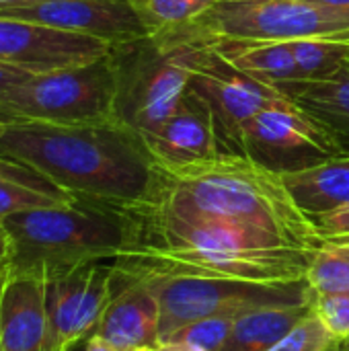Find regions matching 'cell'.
Listing matches in <instances>:
<instances>
[{
  "mask_svg": "<svg viewBox=\"0 0 349 351\" xmlns=\"http://www.w3.org/2000/svg\"><path fill=\"white\" fill-rule=\"evenodd\" d=\"M0 154L80 199L132 208L154 202L158 191V169L142 136L117 119L6 123Z\"/></svg>",
  "mask_w": 349,
  "mask_h": 351,
  "instance_id": "obj_1",
  "label": "cell"
},
{
  "mask_svg": "<svg viewBox=\"0 0 349 351\" xmlns=\"http://www.w3.org/2000/svg\"><path fill=\"white\" fill-rule=\"evenodd\" d=\"M156 169L154 202L259 226L298 249L317 251L325 243L292 199L282 175L247 156L222 154L195 165Z\"/></svg>",
  "mask_w": 349,
  "mask_h": 351,
  "instance_id": "obj_2",
  "label": "cell"
},
{
  "mask_svg": "<svg viewBox=\"0 0 349 351\" xmlns=\"http://www.w3.org/2000/svg\"><path fill=\"white\" fill-rule=\"evenodd\" d=\"M216 37L195 21L111 43L115 78L113 119L138 132H152L171 117Z\"/></svg>",
  "mask_w": 349,
  "mask_h": 351,
  "instance_id": "obj_3",
  "label": "cell"
},
{
  "mask_svg": "<svg viewBox=\"0 0 349 351\" xmlns=\"http://www.w3.org/2000/svg\"><path fill=\"white\" fill-rule=\"evenodd\" d=\"M10 239L8 269L49 271L123 255L138 243L130 208L74 197L2 220Z\"/></svg>",
  "mask_w": 349,
  "mask_h": 351,
  "instance_id": "obj_4",
  "label": "cell"
},
{
  "mask_svg": "<svg viewBox=\"0 0 349 351\" xmlns=\"http://www.w3.org/2000/svg\"><path fill=\"white\" fill-rule=\"evenodd\" d=\"M315 251L296 247L259 251H218L187 247L136 245L111 259L115 271L130 280H245V282H302Z\"/></svg>",
  "mask_w": 349,
  "mask_h": 351,
  "instance_id": "obj_5",
  "label": "cell"
},
{
  "mask_svg": "<svg viewBox=\"0 0 349 351\" xmlns=\"http://www.w3.org/2000/svg\"><path fill=\"white\" fill-rule=\"evenodd\" d=\"M115 78L109 53L88 64L29 74L0 93V121L88 123L113 119Z\"/></svg>",
  "mask_w": 349,
  "mask_h": 351,
  "instance_id": "obj_6",
  "label": "cell"
},
{
  "mask_svg": "<svg viewBox=\"0 0 349 351\" xmlns=\"http://www.w3.org/2000/svg\"><path fill=\"white\" fill-rule=\"evenodd\" d=\"M156 292L160 306L158 343L185 325L210 317H239L249 311L306 304L313 290L302 282H245V280H206L171 278L146 280Z\"/></svg>",
  "mask_w": 349,
  "mask_h": 351,
  "instance_id": "obj_7",
  "label": "cell"
},
{
  "mask_svg": "<svg viewBox=\"0 0 349 351\" xmlns=\"http://www.w3.org/2000/svg\"><path fill=\"white\" fill-rule=\"evenodd\" d=\"M195 23L210 35L226 39L349 41V6L309 0L218 2Z\"/></svg>",
  "mask_w": 349,
  "mask_h": 351,
  "instance_id": "obj_8",
  "label": "cell"
},
{
  "mask_svg": "<svg viewBox=\"0 0 349 351\" xmlns=\"http://www.w3.org/2000/svg\"><path fill=\"white\" fill-rule=\"evenodd\" d=\"M45 276V341L43 351H68L88 339L113 298V261H91L58 267Z\"/></svg>",
  "mask_w": 349,
  "mask_h": 351,
  "instance_id": "obj_9",
  "label": "cell"
},
{
  "mask_svg": "<svg viewBox=\"0 0 349 351\" xmlns=\"http://www.w3.org/2000/svg\"><path fill=\"white\" fill-rule=\"evenodd\" d=\"M245 156L286 175L346 156V152L319 121L284 97L259 111L247 128Z\"/></svg>",
  "mask_w": 349,
  "mask_h": 351,
  "instance_id": "obj_10",
  "label": "cell"
},
{
  "mask_svg": "<svg viewBox=\"0 0 349 351\" xmlns=\"http://www.w3.org/2000/svg\"><path fill=\"white\" fill-rule=\"evenodd\" d=\"M189 88L206 101L224 156H245V134L255 115L284 99L276 86L237 70L214 45L197 66Z\"/></svg>",
  "mask_w": 349,
  "mask_h": 351,
  "instance_id": "obj_11",
  "label": "cell"
},
{
  "mask_svg": "<svg viewBox=\"0 0 349 351\" xmlns=\"http://www.w3.org/2000/svg\"><path fill=\"white\" fill-rule=\"evenodd\" d=\"M109 41L29 21L0 16V64L41 74L105 58Z\"/></svg>",
  "mask_w": 349,
  "mask_h": 351,
  "instance_id": "obj_12",
  "label": "cell"
},
{
  "mask_svg": "<svg viewBox=\"0 0 349 351\" xmlns=\"http://www.w3.org/2000/svg\"><path fill=\"white\" fill-rule=\"evenodd\" d=\"M0 16L82 33L109 43L148 33L128 0H45L33 6L0 10Z\"/></svg>",
  "mask_w": 349,
  "mask_h": 351,
  "instance_id": "obj_13",
  "label": "cell"
},
{
  "mask_svg": "<svg viewBox=\"0 0 349 351\" xmlns=\"http://www.w3.org/2000/svg\"><path fill=\"white\" fill-rule=\"evenodd\" d=\"M142 140L154 162L163 167L195 165L222 156L212 113L206 101L191 88L185 93L171 117L152 132L142 134Z\"/></svg>",
  "mask_w": 349,
  "mask_h": 351,
  "instance_id": "obj_14",
  "label": "cell"
},
{
  "mask_svg": "<svg viewBox=\"0 0 349 351\" xmlns=\"http://www.w3.org/2000/svg\"><path fill=\"white\" fill-rule=\"evenodd\" d=\"M115 269V267H113ZM160 306L146 280L121 278L115 271L113 298L107 304L95 335L119 351L158 346Z\"/></svg>",
  "mask_w": 349,
  "mask_h": 351,
  "instance_id": "obj_15",
  "label": "cell"
},
{
  "mask_svg": "<svg viewBox=\"0 0 349 351\" xmlns=\"http://www.w3.org/2000/svg\"><path fill=\"white\" fill-rule=\"evenodd\" d=\"M45 327V276L6 267L0 286L2 351H43Z\"/></svg>",
  "mask_w": 349,
  "mask_h": 351,
  "instance_id": "obj_16",
  "label": "cell"
},
{
  "mask_svg": "<svg viewBox=\"0 0 349 351\" xmlns=\"http://www.w3.org/2000/svg\"><path fill=\"white\" fill-rule=\"evenodd\" d=\"M319 121L349 154V64L327 80H290L276 86Z\"/></svg>",
  "mask_w": 349,
  "mask_h": 351,
  "instance_id": "obj_17",
  "label": "cell"
},
{
  "mask_svg": "<svg viewBox=\"0 0 349 351\" xmlns=\"http://www.w3.org/2000/svg\"><path fill=\"white\" fill-rule=\"evenodd\" d=\"M296 206L313 220L349 204V154L282 175Z\"/></svg>",
  "mask_w": 349,
  "mask_h": 351,
  "instance_id": "obj_18",
  "label": "cell"
},
{
  "mask_svg": "<svg viewBox=\"0 0 349 351\" xmlns=\"http://www.w3.org/2000/svg\"><path fill=\"white\" fill-rule=\"evenodd\" d=\"M214 49L237 70L269 86H278L290 80H300L288 41L216 37Z\"/></svg>",
  "mask_w": 349,
  "mask_h": 351,
  "instance_id": "obj_19",
  "label": "cell"
},
{
  "mask_svg": "<svg viewBox=\"0 0 349 351\" xmlns=\"http://www.w3.org/2000/svg\"><path fill=\"white\" fill-rule=\"evenodd\" d=\"M74 195L35 169L0 154V222L12 214L70 204Z\"/></svg>",
  "mask_w": 349,
  "mask_h": 351,
  "instance_id": "obj_20",
  "label": "cell"
},
{
  "mask_svg": "<svg viewBox=\"0 0 349 351\" xmlns=\"http://www.w3.org/2000/svg\"><path fill=\"white\" fill-rule=\"evenodd\" d=\"M313 315V302L249 311L234 319L222 351H267L286 337L300 321Z\"/></svg>",
  "mask_w": 349,
  "mask_h": 351,
  "instance_id": "obj_21",
  "label": "cell"
},
{
  "mask_svg": "<svg viewBox=\"0 0 349 351\" xmlns=\"http://www.w3.org/2000/svg\"><path fill=\"white\" fill-rule=\"evenodd\" d=\"M300 80H327L349 64V41L298 39L288 41Z\"/></svg>",
  "mask_w": 349,
  "mask_h": 351,
  "instance_id": "obj_22",
  "label": "cell"
},
{
  "mask_svg": "<svg viewBox=\"0 0 349 351\" xmlns=\"http://www.w3.org/2000/svg\"><path fill=\"white\" fill-rule=\"evenodd\" d=\"M306 282L313 296L349 292V239L325 241L313 255Z\"/></svg>",
  "mask_w": 349,
  "mask_h": 351,
  "instance_id": "obj_23",
  "label": "cell"
},
{
  "mask_svg": "<svg viewBox=\"0 0 349 351\" xmlns=\"http://www.w3.org/2000/svg\"><path fill=\"white\" fill-rule=\"evenodd\" d=\"M148 33L189 25L206 14L218 0H128Z\"/></svg>",
  "mask_w": 349,
  "mask_h": 351,
  "instance_id": "obj_24",
  "label": "cell"
},
{
  "mask_svg": "<svg viewBox=\"0 0 349 351\" xmlns=\"http://www.w3.org/2000/svg\"><path fill=\"white\" fill-rule=\"evenodd\" d=\"M234 319L237 317H210L185 325L179 331H175L171 337H167L163 343H181V346H195L208 351H222L230 337Z\"/></svg>",
  "mask_w": 349,
  "mask_h": 351,
  "instance_id": "obj_25",
  "label": "cell"
},
{
  "mask_svg": "<svg viewBox=\"0 0 349 351\" xmlns=\"http://www.w3.org/2000/svg\"><path fill=\"white\" fill-rule=\"evenodd\" d=\"M267 351H344V346L313 313Z\"/></svg>",
  "mask_w": 349,
  "mask_h": 351,
  "instance_id": "obj_26",
  "label": "cell"
},
{
  "mask_svg": "<svg viewBox=\"0 0 349 351\" xmlns=\"http://www.w3.org/2000/svg\"><path fill=\"white\" fill-rule=\"evenodd\" d=\"M313 313L341 346H349V292L317 296L313 300Z\"/></svg>",
  "mask_w": 349,
  "mask_h": 351,
  "instance_id": "obj_27",
  "label": "cell"
},
{
  "mask_svg": "<svg viewBox=\"0 0 349 351\" xmlns=\"http://www.w3.org/2000/svg\"><path fill=\"white\" fill-rule=\"evenodd\" d=\"M319 234L323 241H333V239H349V204L341 206L333 212H327L323 216L313 218Z\"/></svg>",
  "mask_w": 349,
  "mask_h": 351,
  "instance_id": "obj_28",
  "label": "cell"
},
{
  "mask_svg": "<svg viewBox=\"0 0 349 351\" xmlns=\"http://www.w3.org/2000/svg\"><path fill=\"white\" fill-rule=\"evenodd\" d=\"M31 72H25V70H19L14 66H6V64H0V93L16 82H21L23 78H27Z\"/></svg>",
  "mask_w": 349,
  "mask_h": 351,
  "instance_id": "obj_29",
  "label": "cell"
},
{
  "mask_svg": "<svg viewBox=\"0 0 349 351\" xmlns=\"http://www.w3.org/2000/svg\"><path fill=\"white\" fill-rule=\"evenodd\" d=\"M8 261H10V239L0 222V271L8 267Z\"/></svg>",
  "mask_w": 349,
  "mask_h": 351,
  "instance_id": "obj_30",
  "label": "cell"
},
{
  "mask_svg": "<svg viewBox=\"0 0 349 351\" xmlns=\"http://www.w3.org/2000/svg\"><path fill=\"white\" fill-rule=\"evenodd\" d=\"M84 351H119L115 350L111 343H107L105 339H101L99 335H91L88 339H86V348H84Z\"/></svg>",
  "mask_w": 349,
  "mask_h": 351,
  "instance_id": "obj_31",
  "label": "cell"
},
{
  "mask_svg": "<svg viewBox=\"0 0 349 351\" xmlns=\"http://www.w3.org/2000/svg\"><path fill=\"white\" fill-rule=\"evenodd\" d=\"M37 2H45V0H0V10L21 8V6H33Z\"/></svg>",
  "mask_w": 349,
  "mask_h": 351,
  "instance_id": "obj_32",
  "label": "cell"
},
{
  "mask_svg": "<svg viewBox=\"0 0 349 351\" xmlns=\"http://www.w3.org/2000/svg\"><path fill=\"white\" fill-rule=\"evenodd\" d=\"M156 351H208V350H202V348H195V346H181V343H163V346H156Z\"/></svg>",
  "mask_w": 349,
  "mask_h": 351,
  "instance_id": "obj_33",
  "label": "cell"
},
{
  "mask_svg": "<svg viewBox=\"0 0 349 351\" xmlns=\"http://www.w3.org/2000/svg\"><path fill=\"white\" fill-rule=\"evenodd\" d=\"M309 2H319L327 6H349V0H309Z\"/></svg>",
  "mask_w": 349,
  "mask_h": 351,
  "instance_id": "obj_34",
  "label": "cell"
},
{
  "mask_svg": "<svg viewBox=\"0 0 349 351\" xmlns=\"http://www.w3.org/2000/svg\"><path fill=\"white\" fill-rule=\"evenodd\" d=\"M84 348H86V339L84 341H78L76 346H72L68 351H84Z\"/></svg>",
  "mask_w": 349,
  "mask_h": 351,
  "instance_id": "obj_35",
  "label": "cell"
},
{
  "mask_svg": "<svg viewBox=\"0 0 349 351\" xmlns=\"http://www.w3.org/2000/svg\"><path fill=\"white\" fill-rule=\"evenodd\" d=\"M218 2H253V0H218Z\"/></svg>",
  "mask_w": 349,
  "mask_h": 351,
  "instance_id": "obj_36",
  "label": "cell"
},
{
  "mask_svg": "<svg viewBox=\"0 0 349 351\" xmlns=\"http://www.w3.org/2000/svg\"><path fill=\"white\" fill-rule=\"evenodd\" d=\"M4 276H6V269H2V271H0V286H2V280H4ZM0 351H2V348H0Z\"/></svg>",
  "mask_w": 349,
  "mask_h": 351,
  "instance_id": "obj_37",
  "label": "cell"
},
{
  "mask_svg": "<svg viewBox=\"0 0 349 351\" xmlns=\"http://www.w3.org/2000/svg\"><path fill=\"white\" fill-rule=\"evenodd\" d=\"M136 351H156V348H142V350H136Z\"/></svg>",
  "mask_w": 349,
  "mask_h": 351,
  "instance_id": "obj_38",
  "label": "cell"
},
{
  "mask_svg": "<svg viewBox=\"0 0 349 351\" xmlns=\"http://www.w3.org/2000/svg\"><path fill=\"white\" fill-rule=\"evenodd\" d=\"M4 125H6V123H2V121H0V136H2V130H4Z\"/></svg>",
  "mask_w": 349,
  "mask_h": 351,
  "instance_id": "obj_39",
  "label": "cell"
},
{
  "mask_svg": "<svg viewBox=\"0 0 349 351\" xmlns=\"http://www.w3.org/2000/svg\"><path fill=\"white\" fill-rule=\"evenodd\" d=\"M344 351H349V346H344Z\"/></svg>",
  "mask_w": 349,
  "mask_h": 351,
  "instance_id": "obj_40",
  "label": "cell"
}]
</instances>
